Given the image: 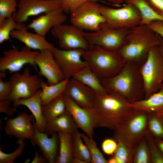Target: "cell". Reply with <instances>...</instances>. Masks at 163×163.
<instances>
[{
  "mask_svg": "<svg viewBox=\"0 0 163 163\" xmlns=\"http://www.w3.org/2000/svg\"><path fill=\"white\" fill-rule=\"evenodd\" d=\"M148 129L155 139L163 140V117L155 112H149Z\"/></svg>",
  "mask_w": 163,
  "mask_h": 163,
  "instance_id": "31",
  "label": "cell"
},
{
  "mask_svg": "<svg viewBox=\"0 0 163 163\" xmlns=\"http://www.w3.org/2000/svg\"><path fill=\"white\" fill-rule=\"evenodd\" d=\"M155 140L159 148L163 152V140L155 139Z\"/></svg>",
  "mask_w": 163,
  "mask_h": 163,
  "instance_id": "47",
  "label": "cell"
},
{
  "mask_svg": "<svg viewBox=\"0 0 163 163\" xmlns=\"http://www.w3.org/2000/svg\"><path fill=\"white\" fill-rule=\"evenodd\" d=\"M35 62L39 68V75L46 78L49 85L57 84L64 79L52 50H45L40 51L35 58Z\"/></svg>",
  "mask_w": 163,
  "mask_h": 163,
  "instance_id": "15",
  "label": "cell"
},
{
  "mask_svg": "<svg viewBox=\"0 0 163 163\" xmlns=\"http://www.w3.org/2000/svg\"><path fill=\"white\" fill-rule=\"evenodd\" d=\"M148 26L163 39V21H156L152 22Z\"/></svg>",
  "mask_w": 163,
  "mask_h": 163,
  "instance_id": "44",
  "label": "cell"
},
{
  "mask_svg": "<svg viewBox=\"0 0 163 163\" xmlns=\"http://www.w3.org/2000/svg\"><path fill=\"white\" fill-rule=\"evenodd\" d=\"M117 142V148L113 155L117 163H133L135 147L121 140Z\"/></svg>",
  "mask_w": 163,
  "mask_h": 163,
  "instance_id": "32",
  "label": "cell"
},
{
  "mask_svg": "<svg viewBox=\"0 0 163 163\" xmlns=\"http://www.w3.org/2000/svg\"><path fill=\"white\" fill-rule=\"evenodd\" d=\"M61 0H20L15 12V20L24 23L29 17L45 14L61 7Z\"/></svg>",
  "mask_w": 163,
  "mask_h": 163,
  "instance_id": "14",
  "label": "cell"
},
{
  "mask_svg": "<svg viewBox=\"0 0 163 163\" xmlns=\"http://www.w3.org/2000/svg\"><path fill=\"white\" fill-rule=\"evenodd\" d=\"M61 7L66 14H70L74 10L84 3L89 1L97 2H102V0H61Z\"/></svg>",
  "mask_w": 163,
  "mask_h": 163,
  "instance_id": "39",
  "label": "cell"
},
{
  "mask_svg": "<svg viewBox=\"0 0 163 163\" xmlns=\"http://www.w3.org/2000/svg\"><path fill=\"white\" fill-rule=\"evenodd\" d=\"M101 82L107 92L118 94L130 103L144 99V82L139 68L132 62H126L117 74Z\"/></svg>",
  "mask_w": 163,
  "mask_h": 163,
  "instance_id": "2",
  "label": "cell"
},
{
  "mask_svg": "<svg viewBox=\"0 0 163 163\" xmlns=\"http://www.w3.org/2000/svg\"><path fill=\"white\" fill-rule=\"evenodd\" d=\"M67 20V16L60 7L34 19L26 26L45 37L51 29L62 24Z\"/></svg>",
  "mask_w": 163,
  "mask_h": 163,
  "instance_id": "19",
  "label": "cell"
},
{
  "mask_svg": "<svg viewBox=\"0 0 163 163\" xmlns=\"http://www.w3.org/2000/svg\"><path fill=\"white\" fill-rule=\"evenodd\" d=\"M161 43L158 45L160 51L162 54L163 57V39L161 37ZM162 85H163V83Z\"/></svg>",
  "mask_w": 163,
  "mask_h": 163,
  "instance_id": "49",
  "label": "cell"
},
{
  "mask_svg": "<svg viewBox=\"0 0 163 163\" xmlns=\"http://www.w3.org/2000/svg\"><path fill=\"white\" fill-rule=\"evenodd\" d=\"M71 135L74 157L80 158L86 163L91 162L90 153L87 146L82 141L81 133L77 129Z\"/></svg>",
  "mask_w": 163,
  "mask_h": 163,
  "instance_id": "30",
  "label": "cell"
},
{
  "mask_svg": "<svg viewBox=\"0 0 163 163\" xmlns=\"http://www.w3.org/2000/svg\"><path fill=\"white\" fill-rule=\"evenodd\" d=\"M72 78L91 88L97 94L103 95L108 93L100 79L89 66L77 72Z\"/></svg>",
  "mask_w": 163,
  "mask_h": 163,
  "instance_id": "24",
  "label": "cell"
},
{
  "mask_svg": "<svg viewBox=\"0 0 163 163\" xmlns=\"http://www.w3.org/2000/svg\"><path fill=\"white\" fill-rule=\"evenodd\" d=\"M41 89H39L32 97L27 99H21L13 102L14 107L20 105L26 106L34 117L36 126L41 132H45L46 122L42 113L41 94Z\"/></svg>",
  "mask_w": 163,
  "mask_h": 163,
  "instance_id": "22",
  "label": "cell"
},
{
  "mask_svg": "<svg viewBox=\"0 0 163 163\" xmlns=\"http://www.w3.org/2000/svg\"><path fill=\"white\" fill-rule=\"evenodd\" d=\"M117 142L114 139H107L102 144L103 152L107 155L113 156L117 147Z\"/></svg>",
  "mask_w": 163,
  "mask_h": 163,
  "instance_id": "40",
  "label": "cell"
},
{
  "mask_svg": "<svg viewBox=\"0 0 163 163\" xmlns=\"http://www.w3.org/2000/svg\"><path fill=\"white\" fill-rule=\"evenodd\" d=\"M131 28H115L105 22L100 29L92 33L83 32L89 48L96 45L109 51H118L127 43L126 37Z\"/></svg>",
  "mask_w": 163,
  "mask_h": 163,
  "instance_id": "7",
  "label": "cell"
},
{
  "mask_svg": "<svg viewBox=\"0 0 163 163\" xmlns=\"http://www.w3.org/2000/svg\"><path fill=\"white\" fill-rule=\"evenodd\" d=\"M82 139L87 146L90 153L92 163H108L102 153L97 148L96 143L84 133H81Z\"/></svg>",
  "mask_w": 163,
  "mask_h": 163,
  "instance_id": "35",
  "label": "cell"
},
{
  "mask_svg": "<svg viewBox=\"0 0 163 163\" xmlns=\"http://www.w3.org/2000/svg\"><path fill=\"white\" fill-rule=\"evenodd\" d=\"M127 43L118 51L124 61L139 67L145 62L152 47L159 45L161 37L148 25L139 24L131 28Z\"/></svg>",
  "mask_w": 163,
  "mask_h": 163,
  "instance_id": "3",
  "label": "cell"
},
{
  "mask_svg": "<svg viewBox=\"0 0 163 163\" xmlns=\"http://www.w3.org/2000/svg\"><path fill=\"white\" fill-rule=\"evenodd\" d=\"M149 112L132 108L114 130V139L135 147L149 132Z\"/></svg>",
  "mask_w": 163,
  "mask_h": 163,
  "instance_id": "5",
  "label": "cell"
},
{
  "mask_svg": "<svg viewBox=\"0 0 163 163\" xmlns=\"http://www.w3.org/2000/svg\"><path fill=\"white\" fill-rule=\"evenodd\" d=\"M147 4L158 14L163 16V0H145Z\"/></svg>",
  "mask_w": 163,
  "mask_h": 163,
  "instance_id": "43",
  "label": "cell"
},
{
  "mask_svg": "<svg viewBox=\"0 0 163 163\" xmlns=\"http://www.w3.org/2000/svg\"><path fill=\"white\" fill-rule=\"evenodd\" d=\"M105 3L117 7L122 5V4L126 3L129 0H102Z\"/></svg>",
  "mask_w": 163,
  "mask_h": 163,
  "instance_id": "45",
  "label": "cell"
},
{
  "mask_svg": "<svg viewBox=\"0 0 163 163\" xmlns=\"http://www.w3.org/2000/svg\"><path fill=\"white\" fill-rule=\"evenodd\" d=\"M72 163H86V162L80 158L74 157Z\"/></svg>",
  "mask_w": 163,
  "mask_h": 163,
  "instance_id": "48",
  "label": "cell"
},
{
  "mask_svg": "<svg viewBox=\"0 0 163 163\" xmlns=\"http://www.w3.org/2000/svg\"><path fill=\"white\" fill-rule=\"evenodd\" d=\"M145 137L149 149L151 163H163V152L158 147L154 138L149 133Z\"/></svg>",
  "mask_w": 163,
  "mask_h": 163,
  "instance_id": "37",
  "label": "cell"
},
{
  "mask_svg": "<svg viewBox=\"0 0 163 163\" xmlns=\"http://www.w3.org/2000/svg\"><path fill=\"white\" fill-rule=\"evenodd\" d=\"M66 110L72 116L78 128L89 137L93 138L94 125L92 118L88 111L77 105L69 96L63 94Z\"/></svg>",
  "mask_w": 163,
  "mask_h": 163,
  "instance_id": "20",
  "label": "cell"
},
{
  "mask_svg": "<svg viewBox=\"0 0 163 163\" xmlns=\"http://www.w3.org/2000/svg\"><path fill=\"white\" fill-rule=\"evenodd\" d=\"M39 52L32 51L26 46L19 50L13 45L12 48L5 51L3 56L0 57V71L5 72L8 70L10 73H14L19 71L27 64L37 70L35 59Z\"/></svg>",
  "mask_w": 163,
  "mask_h": 163,
  "instance_id": "11",
  "label": "cell"
},
{
  "mask_svg": "<svg viewBox=\"0 0 163 163\" xmlns=\"http://www.w3.org/2000/svg\"><path fill=\"white\" fill-rule=\"evenodd\" d=\"M26 26L20 29L13 30L10 33V37L18 40L31 49L40 51L45 50L52 51L55 46L48 42L44 36L28 32Z\"/></svg>",
  "mask_w": 163,
  "mask_h": 163,
  "instance_id": "21",
  "label": "cell"
},
{
  "mask_svg": "<svg viewBox=\"0 0 163 163\" xmlns=\"http://www.w3.org/2000/svg\"><path fill=\"white\" fill-rule=\"evenodd\" d=\"M59 140V155L56 163H72L74 157L71 135L57 132Z\"/></svg>",
  "mask_w": 163,
  "mask_h": 163,
  "instance_id": "26",
  "label": "cell"
},
{
  "mask_svg": "<svg viewBox=\"0 0 163 163\" xmlns=\"http://www.w3.org/2000/svg\"><path fill=\"white\" fill-rule=\"evenodd\" d=\"M32 114L26 113L18 114L15 117L8 119L5 127L6 133L14 136L18 140L31 139L34 134L35 126L32 122Z\"/></svg>",
  "mask_w": 163,
  "mask_h": 163,
  "instance_id": "17",
  "label": "cell"
},
{
  "mask_svg": "<svg viewBox=\"0 0 163 163\" xmlns=\"http://www.w3.org/2000/svg\"><path fill=\"white\" fill-rule=\"evenodd\" d=\"M133 163H151L149 149L145 136L135 147Z\"/></svg>",
  "mask_w": 163,
  "mask_h": 163,
  "instance_id": "34",
  "label": "cell"
},
{
  "mask_svg": "<svg viewBox=\"0 0 163 163\" xmlns=\"http://www.w3.org/2000/svg\"><path fill=\"white\" fill-rule=\"evenodd\" d=\"M96 94L91 88L72 78L68 83L63 94L69 97L82 108L89 110L94 107Z\"/></svg>",
  "mask_w": 163,
  "mask_h": 163,
  "instance_id": "16",
  "label": "cell"
},
{
  "mask_svg": "<svg viewBox=\"0 0 163 163\" xmlns=\"http://www.w3.org/2000/svg\"><path fill=\"white\" fill-rule=\"evenodd\" d=\"M24 140H18L17 143L19 145L17 148L13 152L6 153L0 150V163H13L15 159L23 153L26 145Z\"/></svg>",
  "mask_w": 163,
  "mask_h": 163,
  "instance_id": "38",
  "label": "cell"
},
{
  "mask_svg": "<svg viewBox=\"0 0 163 163\" xmlns=\"http://www.w3.org/2000/svg\"><path fill=\"white\" fill-rule=\"evenodd\" d=\"M156 113L158 115L163 117V110Z\"/></svg>",
  "mask_w": 163,
  "mask_h": 163,
  "instance_id": "52",
  "label": "cell"
},
{
  "mask_svg": "<svg viewBox=\"0 0 163 163\" xmlns=\"http://www.w3.org/2000/svg\"><path fill=\"white\" fill-rule=\"evenodd\" d=\"M100 11L110 27L115 28L134 27L140 24L139 11L133 4L127 2L120 8L101 5Z\"/></svg>",
  "mask_w": 163,
  "mask_h": 163,
  "instance_id": "8",
  "label": "cell"
},
{
  "mask_svg": "<svg viewBox=\"0 0 163 163\" xmlns=\"http://www.w3.org/2000/svg\"><path fill=\"white\" fill-rule=\"evenodd\" d=\"M6 75L4 72H0V78H3L5 77Z\"/></svg>",
  "mask_w": 163,
  "mask_h": 163,
  "instance_id": "51",
  "label": "cell"
},
{
  "mask_svg": "<svg viewBox=\"0 0 163 163\" xmlns=\"http://www.w3.org/2000/svg\"><path fill=\"white\" fill-rule=\"evenodd\" d=\"M139 68L146 99L157 91L163 83V57L158 45L151 48L146 60Z\"/></svg>",
  "mask_w": 163,
  "mask_h": 163,
  "instance_id": "6",
  "label": "cell"
},
{
  "mask_svg": "<svg viewBox=\"0 0 163 163\" xmlns=\"http://www.w3.org/2000/svg\"><path fill=\"white\" fill-rule=\"evenodd\" d=\"M101 5L97 2H86L70 14L72 25L83 30L96 32L106 22L100 11Z\"/></svg>",
  "mask_w": 163,
  "mask_h": 163,
  "instance_id": "9",
  "label": "cell"
},
{
  "mask_svg": "<svg viewBox=\"0 0 163 163\" xmlns=\"http://www.w3.org/2000/svg\"><path fill=\"white\" fill-rule=\"evenodd\" d=\"M32 122L35 128V132L30 139L32 143L39 147L43 156L50 163H55L58 158L59 140L57 133L54 132L50 137L45 132H41L37 128L34 117L32 116Z\"/></svg>",
  "mask_w": 163,
  "mask_h": 163,
  "instance_id": "18",
  "label": "cell"
},
{
  "mask_svg": "<svg viewBox=\"0 0 163 163\" xmlns=\"http://www.w3.org/2000/svg\"><path fill=\"white\" fill-rule=\"evenodd\" d=\"M48 161L43 156L39 155L38 152H36L35 157L33 160L31 161V163H46Z\"/></svg>",
  "mask_w": 163,
  "mask_h": 163,
  "instance_id": "46",
  "label": "cell"
},
{
  "mask_svg": "<svg viewBox=\"0 0 163 163\" xmlns=\"http://www.w3.org/2000/svg\"><path fill=\"white\" fill-rule=\"evenodd\" d=\"M85 50L78 49L70 50L55 47L52 50L54 59L63 75L64 79H70L74 75L89 66L81 57Z\"/></svg>",
  "mask_w": 163,
  "mask_h": 163,
  "instance_id": "12",
  "label": "cell"
},
{
  "mask_svg": "<svg viewBox=\"0 0 163 163\" xmlns=\"http://www.w3.org/2000/svg\"><path fill=\"white\" fill-rule=\"evenodd\" d=\"M130 106L132 108L148 112H157L163 110V85L147 98L130 103Z\"/></svg>",
  "mask_w": 163,
  "mask_h": 163,
  "instance_id": "25",
  "label": "cell"
},
{
  "mask_svg": "<svg viewBox=\"0 0 163 163\" xmlns=\"http://www.w3.org/2000/svg\"><path fill=\"white\" fill-rule=\"evenodd\" d=\"M82 57L100 80L117 74L126 63L118 51H109L96 45L85 50Z\"/></svg>",
  "mask_w": 163,
  "mask_h": 163,
  "instance_id": "4",
  "label": "cell"
},
{
  "mask_svg": "<svg viewBox=\"0 0 163 163\" xmlns=\"http://www.w3.org/2000/svg\"><path fill=\"white\" fill-rule=\"evenodd\" d=\"M12 101L8 98L0 100V112L4 113L8 116L12 115L16 111V108L11 107L10 105Z\"/></svg>",
  "mask_w": 163,
  "mask_h": 163,
  "instance_id": "42",
  "label": "cell"
},
{
  "mask_svg": "<svg viewBox=\"0 0 163 163\" xmlns=\"http://www.w3.org/2000/svg\"><path fill=\"white\" fill-rule=\"evenodd\" d=\"M42 114L46 123L57 117L66 110L63 94L42 105Z\"/></svg>",
  "mask_w": 163,
  "mask_h": 163,
  "instance_id": "29",
  "label": "cell"
},
{
  "mask_svg": "<svg viewBox=\"0 0 163 163\" xmlns=\"http://www.w3.org/2000/svg\"><path fill=\"white\" fill-rule=\"evenodd\" d=\"M9 81L12 85V91L7 98L13 102L30 97L41 87L42 81L37 75H31L28 68H26L22 74L18 72L13 73Z\"/></svg>",
  "mask_w": 163,
  "mask_h": 163,
  "instance_id": "10",
  "label": "cell"
},
{
  "mask_svg": "<svg viewBox=\"0 0 163 163\" xmlns=\"http://www.w3.org/2000/svg\"><path fill=\"white\" fill-rule=\"evenodd\" d=\"M70 79H65L57 84L49 85L42 81L41 94L42 105H45L51 101L63 94L66 86Z\"/></svg>",
  "mask_w": 163,
  "mask_h": 163,
  "instance_id": "27",
  "label": "cell"
},
{
  "mask_svg": "<svg viewBox=\"0 0 163 163\" xmlns=\"http://www.w3.org/2000/svg\"><path fill=\"white\" fill-rule=\"evenodd\" d=\"M112 156L107 160L108 163H117L115 158L113 156Z\"/></svg>",
  "mask_w": 163,
  "mask_h": 163,
  "instance_id": "50",
  "label": "cell"
},
{
  "mask_svg": "<svg viewBox=\"0 0 163 163\" xmlns=\"http://www.w3.org/2000/svg\"><path fill=\"white\" fill-rule=\"evenodd\" d=\"M0 78V100L7 98L11 94L12 86L9 81L4 82Z\"/></svg>",
  "mask_w": 163,
  "mask_h": 163,
  "instance_id": "41",
  "label": "cell"
},
{
  "mask_svg": "<svg viewBox=\"0 0 163 163\" xmlns=\"http://www.w3.org/2000/svg\"><path fill=\"white\" fill-rule=\"evenodd\" d=\"M17 0H0V24L17 11Z\"/></svg>",
  "mask_w": 163,
  "mask_h": 163,
  "instance_id": "36",
  "label": "cell"
},
{
  "mask_svg": "<svg viewBox=\"0 0 163 163\" xmlns=\"http://www.w3.org/2000/svg\"><path fill=\"white\" fill-rule=\"evenodd\" d=\"M78 128L72 116L66 110L57 117L46 123L45 132L48 135L58 132L72 135Z\"/></svg>",
  "mask_w": 163,
  "mask_h": 163,
  "instance_id": "23",
  "label": "cell"
},
{
  "mask_svg": "<svg viewBox=\"0 0 163 163\" xmlns=\"http://www.w3.org/2000/svg\"><path fill=\"white\" fill-rule=\"evenodd\" d=\"M51 32L58 39L59 45L62 49H82L87 50L89 48L84 32L72 25L62 24L53 28Z\"/></svg>",
  "mask_w": 163,
  "mask_h": 163,
  "instance_id": "13",
  "label": "cell"
},
{
  "mask_svg": "<svg viewBox=\"0 0 163 163\" xmlns=\"http://www.w3.org/2000/svg\"><path fill=\"white\" fill-rule=\"evenodd\" d=\"M15 12L11 16L6 19L0 24V43L10 40V33L13 30L20 29L26 26L24 23H17L15 20Z\"/></svg>",
  "mask_w": 163,
  "mask_h": 163,
  "instance_id": "33",
  "label": "cell"
},
{
  "mask_svg": "<svg viewBox=\"0 0 163 163\" xmlns=\"http://www.w3.org/2000/svg\"><path fill=\"white\" fill-rule=\"evenodd\" d=\"M127 2L134 5L139 11L141 17L139 24L148 25L154 21H163V16L156 12L145 0H129Z\"/></svg>",
  "mask_w": 163,
  "mask_h": 163,
  "instance_id": "28",
  "label": "cell"
},
{
  "mask_svg": "<svg viewBox=\"0 0 163 163\" xmlns=\"http://www.w3.org/2000/svg\"><path fill=\"white\" fill-rule=\"evenodd\" d=\"M130 103L114 93L96 94L94 107L85 109L92 118L94 129L104 127L114 130L132 109Z\"/></svg>",
  "mask_w": 163,
  "mask_h": 163,
  "instance_id": "1",
  "label": "cell"
}]
</instances>
